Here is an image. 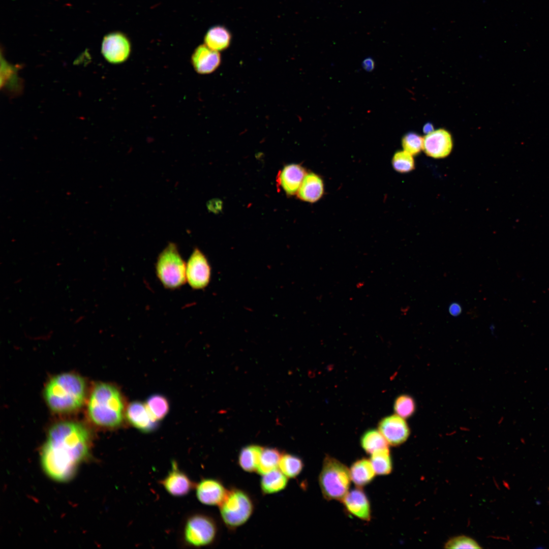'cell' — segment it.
<instances>
[{"label":"cell","mask_w":549,"mask_h":549,"mask_svg":"<svg viewBox=\"0 0 549 549\" xmlns=\"http://www.w3.org/2000/svg\"><path fill=\"white\" fill-rule=\"evenodd\" d=\"M89 447V435L83 425L73 421L57 423L50 429L42 447V467L52 479L68 481L88 456Z\"/></svg>","instance_id":"6da1fadb"},{"label":"cell","mask_w":549,"mask_h":549,"mask_svg":"<svg viewBox=\"0 0 549 549\" xmlns=\"http://www.w3.org/2000/svg\"><path fill=\"white\" fill-rule=\"evenodd\" d=\"M125 411L123 395L116 387L106 383L95 386L88 404V414L95 424L109 429L119 427L124 420Z\"/></svg>","instance_id":"7a4b0ae2"},{"label":"cell","mask_w":549,"mask_h":549,"mask_svg":"<svg viewBox=\"0 0 549 549\" xmlns=\"http://www.w3.org/2000/svg\"><path fill=\"white\" fill-rule=\"evenodd\" d=\"M85 384L79 376L64 373L56 376L47 384L45 400L49 408L57 413L75 411L82 405L85 395Z\"/></svg>","instance_id":"3957f363"},{"label":"cell","mask_w":549,"mask_h":549,"mask_svg":"<svg viewBox=\"0 0 549 549\" xmlns=\"http://www.w3.org/2000/svg\"><path fill=\"white\" fill-rule=\"evenodd\" d=\"M219 535V526L211 514L202 511L187 514L181 521L177 536L179 547L200 548L215 545Z\"/></svg>","instance_id":"277c9868"},{"label":"cell","mask_w":549,"mask_h":549,"mask_svg":"<svg viewBox=\"0 0 549 549\" xmlns=\"http://www.w3.org/2000/svg\"><path fill=\"white\" fill-rule=\"evenodd\" d=\"M351 481L349 469L345 464L330 455L325 456L318 482L326 500L341 501L349 492Z\"/></svg>","instance_id":"5b68a950"},{"label":"cell","mask_w":549,"mask_h":549,"mask_svg":"<svg viewBox=\"0 0 549 549\" xmlns=\"http://www.w3.org/2000/svg\"><path fill=\"white\" fill-rule=\"evenodd\" d=\"M155 270L159 280L166 289H178L185 284L186 263L175 243L169 242L159 254Z\"/></svg>","instance_id":"8992f818"},{"label":"cell","mask_w":549,"mask_h":549,"mask_svg":"<svg viewBox=\"0 0 549 549\" xmlns=\"http://www.w3.org/2000/svg\"><path fill=\"white\" fill-rule=\"evenodd\" d=\"M255 504L251 496L244 490L232 487L219 506L220 516L228 529L234 530L245 524L251 517Z\"/></svg>","instance_id":"52a82bcc"},{"label":"cell","mask_w":549,"mask_h":549,"mask_svg":"<svg viewBox=\"0 0 549 549\" xmlns=\"http://www.w3.org/2000/svg\"><path fill=\"white\" fill-rule=\"evenodd\" d=\"M211 269L205 254L198 248L194 249L186 263V280L193 289L206 288L211 279Z\"/></svg>","instance_id":"ba28073f"},{"label":"cell","mask_w":549,"mask_h":549,"mask_svg":"<svg viewBox=\"0 0 549 549\" xmlns=\"http://www.w3.org/2000/svg\"><path fill=\"white\" fill-rule=\"evenodd\" d=\"M131 50L130 39L121 32L109 33L103 39L101 53L105 60L111 64H120L127 61Z\"/></svg>","instance_id":"9c48e42d"},{"label":"cell","mask_w":549,"mask_h":549,"mask_svg":"<svg viewBox=\"0 0 549 549\" xmlns=\"http://www.w3.org/2000/svg\"><path fill=\"white\" fill-rule=\"evenodd\" d=\"M158 483L169 495L177 498L189 495L194 490L195 484L175 460H171L170 469Z\"/></svg>","instance_id":"30bf717a"},{"label":"cell","mask_w":549,"mask_h":549,"mask_svg":"<svg viewBox=\"0 0 549 549\" xmlns=\"http://www.w3.org/2000/svg\"><path fill=\"white\" fill-rule=\"evenodd\" d=\"M195 496L202 504L219 506L224 500L228 490L222 481L212 477L202 478L195 482Z\"/></svg>","instance_id":"8fae6325"},{"label":"cell","mask_w":549,"mask_h":549,"mask_svg":"<svg viewBox=\"0 0 549 549\" xmlns=\"http://www.w3.org/2000/svg\"><path fill=\"white\" fill-rule=\"evenodd\" d=\"M378 430L388 444L397 446L404 443L408 438L410 430L403 417L395 414L382 418L378 425Z\"/></svg>","instance_id":"7c38bea8"},{"label":"cell","mask_w":549,"mask_h":549,"mask_svg":"<svg viewBox=\"0 0 549 549\" xmlns=\"http://www.w3.org/2000/svg\"><path fill=\"white\" fill-rule=\"evenodd\" d=\"M452 148L451 136L444 129L434 130L423 138V150L432 158H445L450 154Z\"/></svg>","instance_id":"4fadbf2b"},{"label":"cell","mask_w":549,"mask_h":549,"mask_svg":"<svg viewBox=\"0 0 549 549\" xmlns=\"http://www.w3.org/2000/svg\"><path fill=\"white\" fill-rule=\"evenodd\" d=\"M307 173L306 169L300 164L286 165L278 173L277 186L288 196L296 195Z\"/></svg>","instance_id":"5bb4252c"},{"label":"cell","mask_w":549,"mask_h":549,"mask_svg":"<svg viewBox=\"0 0 549 549\" xmlns=\"http://www.w3.org/2000/svg\"><path fill=\"white\" fill-rule=\"evenodd\" d=\"M346 510L354 516L364 521L371 519L370 501L361 487L349 491L341 500Z\"/></svg>","instance_id":"9a60e30c"},{"label":"cell","mask_w":549,"mask_h":549,"mask_svg":"<svg viewBox=\"0 0 549 549\" xmlns=\"http://www.w3.org/2000/svg\"><path fill=\"white\" fill-rule=\"evenodd\" d=\"M191 64L196 73L205 75L213 73L220 66L221 56L205 44L198 46L191 55Z\"/></svg>","instance_id":"2e32d148"},{"label":"cell","mask_w":549,"mask_h":549,"mask_svg":"<svg viewBox=\"0 0 549 549\" xmlns=\"http://www.w3.org/2000/svg\"><path fill=\"white\" fill-rule=\"evenodd\" d=\"M125 416L129 423L142 433H150L158 426V422L151 416L145 403L131 402L127 406Z\"/></svg>","instance_id":"e0dca14e"},{"label":"cell","mask_w":549,"mask_h":549,"mask_svg":"<svg viewBox=\"0 0 549 549\" xmlns=\"http://www.w3.org/2000/svg\"><path fill=\"white\" fill-rule=\"evenodd\" d=\"M324 192V182L321 177L314 172H307L297 193L301 201L315 203L319 200Z\"/></svg>","instance_id":"ac0fdd59"},{"label":"cell","mask_w":549,"mask_h":549,"mask_svg":"<svg viewBox=\"0 0 549 549\" xmlns=\"http://www.w3.org/2000/svg\"><path fill=\"white\" fill-rule=\"evenodd\" d=\"M351 481L358 487L370 483L376 473L370 460L361 458L354 462L349 469Z\"/></svg>","instance_id":"d6986e66"},{"label":"cell","mask_w":549,"mask_h":549,"mask_svg":"<svg viewBox=\"0 0 549 549\" xmlns=\"http://www.w3.org/2000/svg\"><path fill=\"white\" fill-rule=\"evenodd\" d=\"M263 447L257 444H250L243 447L238 455V464L245 472H257Z\"/></svg>","instance_id":"ffe728a7"},{"label":"cell","mask_w":549,"mask_h":549,"mask_svg":"<svg viewBox=\"0 0 549 549\" xmlns=\"http://www.w3.org/2000/svg\"><path fill=\"white\" fill-rule=\"evenodd\" d=\"M231 40V35L229 30L221 25L209 28L204 38V44L218 52L227 49L230 44Z\"/></svg>","instance_id":"44dd1931"},{"label":"cell","mask_w":549,"mask_h":549,"mask_svg":"<svg viewBox=\"0 0 549 549\" xmlns=\"http://www.w3.org/2000/svg\"><path fill=\"white\" fill-rule=\"evenodd\" d=\"M288 483V477L279 469H276L262 475L260 489L264 495L273 494L284 490Z\"/></svg>","instance_id":"7402d4cb"},{"label":"cell","mask_w":549,"mask_h":549,"mask_svg":"<svg viewBox=\"0 0 549 549\" xmlns=\"http://www.w3.org/2000/svg\"><path fill=\"white\" fill-rule=\"evenodd\" d=\"M362 448L371 454L378 450L389 448L388 443L379 430L371 429L364 432L360 437Z\"/></svg>","instance_id":"603a6c76"},{"label":"cell","mask_w":549,"mask_h":549,"mask_svg":"<svg viewBox=\"0 0 549 549\" xmlns=\"http://www.w3.org/2000/svg\"><path fill=\"white\" fill-rule=\"evenodd\" d=\"M282 453L276 447H263L256 472L262 475L278 469Z\"/></svg>","instance_id":"cb8c5ba5"},{"label":"cell","mask_w":549,"mask_h":549,"mask_svg":"<svg viewBox=\"0 0 549 549\" xmlns=\"http://www.w3.org/2000/svg\"><path fill=\"white\" fill-rule=\"evenodd\" d=\"M304 466V462L300 456L290 453L283 452L279 468L288 478H294L301 473Z\"/></svg>","instance_id":"d4e9b609"},{"label":"cell","mask_w":549,"mask_h":549,"mask_svg":"<svg viewBox=\"0 0 549 549\" xmlns=\"http://www.w3.org/2000/svg\"><path fill=\"white\" fill-rule=\"evenodd\" d=\"M370 455V460L376 475H387L392 472V462L389 448L376 451Z\"/></svg>","instance_id":"484cf974"},{"label":"cell","mask_w":549,"mask_h":549,"mask_svg":"<svg viewBox=\"0 0 549 549\" xmlns=\"http://www.w3.org/2000/svg\"><path fill=\"white\" fill-rule=\"evenodd\" d=\"M145 404L151 416L157 422L163 419L169 410V405L167 399L161 394L150 395Z\"/></svg>","instance_id":"4316f807"},{"label":"cell","mask_w":549,"mask_h":549,"mask_svg":"<svg viewBox=\"0 0 549 549\" xmlns=\"http://www.w3.org/2000/svg\"><path fill=\"white\" fill-rule=\"evenodd\" d=\"M393 409L397 415L403 418H407L414 413L416 409L415 402L410 395L401 394L395 399Z\"/></svg>","instance_id":"83f0119b"},{"label":"cell","mask_w":549,"mask_h":549,"mask_svg":"<svg viewBox=\"0 0 549 549\" xmlns=\"http://www.w3.org/2000/svg\"><path fill=\"white\" fill-rule=\"evenodd\" d=\"M391 163L394 170L400 173L410 172L415 167L413 156L404 150L394 154Z\"/></svg>","instance_id":"f1b7e54d"},{"label":"cell","mask_w":549,"mask_h":549,"mask_svg":"<svg viewBox=\"0 0 549 549\" xmlns=\"http://www.w3.org/2000/svg\"><path fill=\"white\" fill-rule=\"evenodd\" d=\"M403 150L412 156L418 154L423 147V138L416 133L410 132L404 136L402 141Z\"/></svg>","instance_id":"f546056e"},{"label":"cell","mask_w":549,"mask_h":549,"mask_svg":"<svg viewBox=\"0 0 549 549\" xmlns=\"http://www.w3.org/2000/svg\"><path fill=\"white\" fill-rule=\"evenodd\" d=\"M447 548H480L478 543L466 536H459L449 539L445 544Z\"/></svg>","instance_id":"4dcf8cb0"},{"label":"cell","mask_w":549,"mask_h":549,"mask_svg":"<svg viewBox=\"0 0 549 549\" xmlns=\"http://www.w3.org/2000/svg\"><path fill=\"white\" fill-rule=\"evenodd\" d=\"M448 311L452 316H458L462 312V308L460 304L456 302L452 303L449 307Z\"/></svg>","instance_id":"1f68e13d"},{"label":"cell","mask_w":549,"mask_h":549,"mask_svg":"<svg viewBox=\"0 0 549 549\" xmlns=\"http://www.w3.org/2000/svg\"><path fill=\"white\" fill-rule=\"evenodd\" d=\"M363 68L368 71H371L374 68V61L370 58L365 59L363 62Z\"/></svg>","instance_id":"d6a6232c"},{"label":"cell","mask_w":549,"mask_h":549,"mask_svg":"<svg viewBox=\"0 0 549 549\" xmlns=\"http://www.w3.org/2000/svg\"><path fill=\"white\" fill-rule=\"evenodd\" d=\"M423 130L424 133L428 134L434 131V128L431 124L427 123L424 126Z\"/></svg>","instance_id":"836d02e7"},{"label":"cell","mask_w":549,"mask_h":549,"mask_svg":"<svg viewBox=\"0 0 549 549\" xmlns=\"http://www.w3.org/2000/svg\"><path fill=\"white\" fill-rule=\"evenodd\" d=\"M364 285V284L363 282H359L356 284V286L357 289H360Z\"/></svg>","instance_id":"e575fe53"}]
</instances>
